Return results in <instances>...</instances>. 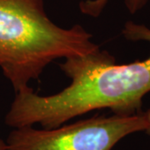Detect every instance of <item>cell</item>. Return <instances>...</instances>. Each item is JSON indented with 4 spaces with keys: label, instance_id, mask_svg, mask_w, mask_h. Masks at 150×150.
Masks as SVG:
<instances>
[{
    "label": "cell",
    "instance_id": "4",
    "mask_svg": "<svg viewBox=\"0 0 150 150\" xmlns=\"http://www.w3.org/2000/svg\"><path fill=\"white\" fill-rule=\"evenodd\" d=\"M108 0H84L79 4V9L85 15L97 18L103 13ZM149 0H124L130 13L134 14L143 9Z\"/></svg>",
    "mask_w": 150,
    "mask_h": 150
},
{
    "label": "cell",
    "instance_id": "5",
    "mask_svg": "<svg viewBox=\"0 0 150 150\" xmlns=\"http://www.w3.org/2000/svg\"><path fill=\"white\" fill-rule=\"evenodd\" d=\"M144 115L147 120V129L145 130V133L150 137V108L147 112H144Z\"/></svg>",
    "mask_w": 150,
    "mask_h": 150
},
{
    "label": "cell",
    "instance_id": "1",
    "mask_svg": "<svg viewBox=\"0 0 150 150\" xmlns=\"http://www.w3.org/2000/svg\"><path fill=\"white\" fill-rule=\"evenodd\" d=\"M122 33L131 41L150 43V28L127 22ZM71 79L59 93L41 96L32 88L16 93L5 123L17 129L40 124L54 129L93 110L108 108L113 114L140 113L144 97L150 92V55L143 61L117 64L115 58L98 49L83 56L65 59L59 65Z\"/></svg>",
    "mask_w": 150,
    "mask_h": 150
},
{
    "label": "cell",
    "instance_id": "6",
    "mask_svg": "<svg viewBox=\"0 0 150 150\" xmlns=\"http://www.w3.org/2000/svg\"><path fill=\"white\" fill-rule=\"evenodd\" d=\"M0 150H7L6 143L0 139Z\"/></svg>",
    "mask_w": 150,
    "mask_h": 150
},
{
    "label": "cell",
    "instance_id": "3",
    "mask_svg": "<svg viewBox=\"0 0 150 150\" xmlns=\"http://www.w3.org/2000/svg\"><path fill=\"white\" fill-rule=\"evenodd\" d=\"M146 129L144 112L102 115L54 129H13L5 143L7 150H112L125 137Z\"/></svg>",
    "mask_w": 150,
    "mask_h": 150
},
{
    "label": "cell",
    "instance_id": "2",
    "mask_svg": "<svg viewBox=\"0 0 150 150\" xmlns=\"http://www.w3.org/2000/svg\"><path fill=\"white\" fill-rule=\"evenodd\" d=\"M98 49L79 24L64 28L54 23L43 0H0V68L15 93L29 88L55 60Z\"/></svg>",
    "mask_w": 150,
    "mask_h": 150
}]
</instances>
